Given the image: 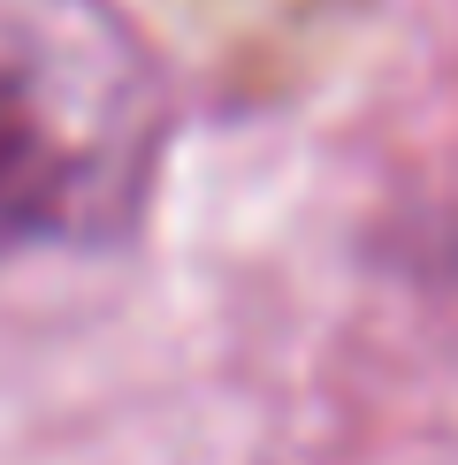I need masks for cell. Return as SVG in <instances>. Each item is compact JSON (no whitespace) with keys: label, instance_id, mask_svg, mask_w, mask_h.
Returning <instances> with one entry per match:
<instances>
[{"label":"cell","instance_id":"cell-1","mask_svg":"<svg viewBox=\"0 0 458 465\" xmlns=\"http://www.w3.org/2000/svg\"><path fill=\"white\" fill-rule=\"evenodd\" d=\"M161 145V62L107 0H0V237L123 244Z\"/></svg>","mask_w":458,"mask_h":465}]
</instances>
